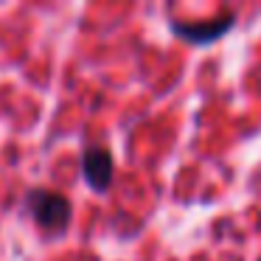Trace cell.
<instances>
[{
	"mask_svg": "<svg viewBox=\"0 0 261 261\" xmlns=\"http://www.w3.org/2000/svg\"><path fill=\"white\" fill-rule=\"evenodd\" d=\"M25 211L45 233H65L73 219V205L68 202V197L51 188H31L25 194Z\"/></svg>",
	"mask_w": 261,
	"mask_h": 261,
	"instance_id": "obj_1",
	"label": "cell"
},
{
	"mask_svg": "<svg viewBox=\"0 0 261 261\" xmlns=\"http://www.w3.org/2000/svg\"><path fill=\"white\" fill-rule=\"evenodd\" d=\"M233 23H236V14L225 12L216 20H208V23H180V20H174V23H171V31H174L180 40L191 42V45H211L214 40L225 37L227 31L233 29Z\"/></svg>",
	"mask_w": 261,
	"mask_h": 261,
	"instance_id": "obj_2",
	"label": "cell"
},
{
	"mask_svg": "<svg viewBox=\"0 0 261 261\" xmlns=\"http://www.w3.org/2000/svg\"><path fill=\"white\" fill-rule=\"evenodd\" d=\"M82 174H85L87 186H90L93 191L104 194L113 186V174H115L113 154L104 146H87L85 152H82Z\"/></svg>",
	"mask_w": 261,
	"mask_h": 261,
	"instance_id": "obj_3",
	"label": "cell"
},
{
	"mask_svg": "<svg viewBox=\"0 0 261 261\" xmlns=\"http://www.w3.org/2000/svg\"><path fill=\"white\" fill-rule=\"evenodd\" d=\"M258 261H261V255H258Z\"/></svg>",
	"mask_w": 261,
	"mask_h": 261,
	"instance_id": "obj_4",
	"label": "cell"
}]
</instances>
